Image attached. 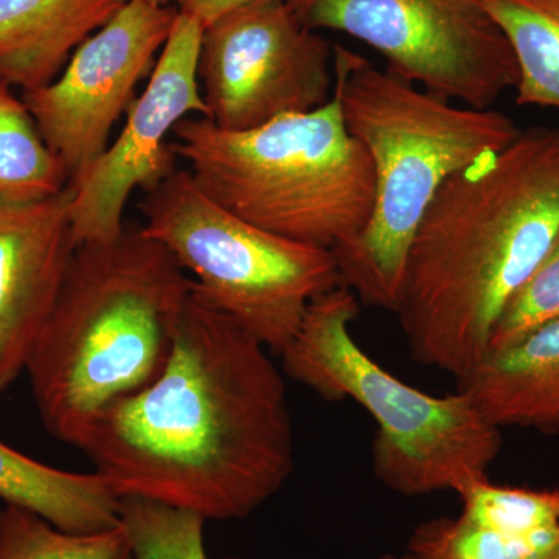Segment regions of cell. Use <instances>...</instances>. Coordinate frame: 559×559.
I'll return each instance as SVG.
<instances>
[{
    "instance_id": "30bf717a",
    "label": "cell",
    "mask_w": 559,
    "mask_h": 559,
    "mask_svg": "<svg viewBox=\"0 0 559 559\" xmlns=\"http://www.w3.org/2000/svg\"><path fill=\"white\" fill-rule=\"evenodd\" d=\"M178 10L128 0L97 33L73 51L60 75L22 95L44 142L79 179L109 145L135 87L153 72Z\"/></svg>"
},
{
    "instance_id": "277c9868",
    "label": "cell",
    "mask_w": 559,
    "mask_h": 559,
    "mask_svg": "<svg viewBox=\"0 0 559 559\" xmlns=\"http://www.w3.org/2000/svg\"><path fill=\"white\" fill-rule=\"evenodd\" d=\"M334 92L345 127L373 167L370 218L333 252L342 286L395 314L404 267L423 216L443 183L521 134L507 114L457 105L334 46Z\"/></svg>"
},
{
    "instance_id": "5bb4252c",
    "label": "cell",
    "mask_w": 559,
    "mask_h": 559,
    "mask_svg": "<svg viewBox=\"0 0 559 559\" xmlns=\"http://www.w3.org/2000/svg\"><path fill=\"white\" fill-rule=\"evenodd\" d=\"M457 390L499 429L559 432V319L488 352L457 380Z\"/></svg>"
},
{
    "instance_id": "44dd1931",
    "label": "cell",
    "mask_w": 559,
    "mask_h": 559,
    "mask_svg": "<svg viewBox=\"0 0 559 559\" xmlns=\"http://www.w3.org/2000/svg\"><path fill=\"white\" fill-rule=\"evenodd\" d=\"M559 319V234L535 271L500 312L488 352L516 344L532 331ZM487 352V353H488Z\"/></svg>"
},
{
    "instance_id": "2e32d148",
    "label": "cell",
    "mask_w": 559,
    "mask_h": 559,
    "mask_svg": "<svg viewBox=\"0 0 559 559\" xmlns=\"http://www.w3.org/2000/svg\"><path fill=\"white\" fill-rule=\"evenodd\" d=\"M0 499L64 532L94 533L120 524V498L100 473H70L44 465L2 440Z\"/></svg>"
},
{
    "instance_id": "cb8c5ba5",
    "label": "cell",
    "mask_w": 559,
    "mask_h": 559,
    "mask_svg": "<svg viewBox=\"0 0 559 559\" xmlns=\"http://www.w3.org/2000/svg\"><path fill=\"white\" fill-rule=\"evenodd\" d=\"M151 3H157V5H165L167 3V0H148Z\"/></svg>"
},
{
    "instance_id": "52a82bcc",
    "label": "cell",
    "mask_w": 559,
    "mask_h": 559,
    "mask_svg": "<svg viewBox=\"0 0 559 559\" xmlns=\"http://www.w3.org/2000/svg\"><path fill=\"white\" fill-rule=\"evenodd\" d=\"M140 209V229L170 250L202 299L277 355L311 301L342 286L331 250L238 218L209 198L189 170H176L145 191Z\"/></svg>"
},
{
    "instance_id": "7402d4cb",
    "label": "cell",
    "mask_w": 559,
    "mask_h": 559,
    "mask_svg": "<svg viewBox=\"0 0 559 559\" xmlns=\"http://www.w3.org/2000/svg\"><path fill=\"white\" fill-rule=\"evenodd\" d=\"M171 2L176 3V10L179 13L189 14L205 28L229 11L259 2V0H171Z\"/></svg>"
},
{
    "instance_id": "ac0fdd59",
    "label": "cell",
    "mask_w": 559,
    "mask_h": 559,
    "mask_svg": "<svg viewBox=\"0 0 559 559\" xmlns=\"http://www.w3.org/2000/svg\"><path fill=\"white\" fill-rule=\"evenodd\" d=\"M69 180L24 100L0 79V201L47 200L64 191Z\"/></svg>"
},
{
    "instance_id": "8992f818",
    "label": "cell",
    "mask_w": 559,
    "mask_h": 559,
    "mask_svg": "<svg viewBox=\"0 0 559 559\" xmlns=\"http://www.w3.org/2000/svg\"><path fill=\"white\" fill-rule=\"evenodd\" d=\"M360 301L345 286L311 301L299 330L280 353L290 380L326 401L352 400L378 425L373 473L392 491L462 496L488 479L502 450L500 429L462 392L433 396L382 369L353 337Z\"/></svg>"
},
{
    "instance_id": "603a6c76",
    "label": "cell",
    "mask_w": 559,
    "mask_h": 559,
    "mask_svg": "<svg viewBox=\"0 0 559 559\" xmlns=\"http://www.w3.org/2000/svg\"><path fill=\"white\" fill-rule=\"evenodd\" d=\"M378 559H412V558H411V555L407 554V555H403V557H395V555H385V557H381Z\"/></svg>"
},
{
    "instance_id": "8fae6325",
    "label": "cell",
    "mask_w": 559,
    "mask_h": 559,
    "mask_svg": "<svg viewBox=\"0 0 559 559\" xmlns=\"http://www.w3.org/2000/svg\"><path fill=\"white\" fill-rule=\"evenodd\" d=\"M204 27L179 13L148 84L128 109L119 138L70 182V223L76 248L116 240L123 234V216L132 191L156 189L176 171L171 140L176 124L191 112L207 116L198 76Z\"/></svg>"
},
{
    "instance_id": "4fadbf2b",
    "label": "cell",
    "mask_w": 559,
    "mask_h": 559,
    "mask_svg": "<svg viewBox=\"0 0 559 559\" xmlns=\"http://www.w3.org/2000/svg\"><path fill=\"white\" fill-rule=\"evenodd\" d=\"M462 514L423 522L412 559H549L559 549V491L484 480L460 496Z\"/></svg>"
},
{
    "instance_id": "6da1fadb",
    "label": "cell",
    "mask_w": 559,
    "mask_h": 559,
    "mask_svg": "<svg viewBox=\"0 0 559 559\" xmlns=\"http://www.w3.org/2000/svg\"><path fill=\"white\" fill-rule=\"evenodd\" d=\"M81 451L120 499L242 520L293 474L288 390L270 349L193 283L160 377L106 411Z\"/></svg>"
},
{
    "instance_id": "ba28073f",
    "label": "cell",
    "mask_w": 559,
    "mask_h": 559,
    "mask_svg": "<svg viewBox=\"0 0 559 559\" xmlns=\"http://www.w3.org/2000/svg\"><path fill=\"white\" fill-rule=\"evenodd\" d=\"M301 24L345 33L430 94L489 109L516 90L509 39L481 0H286Z\"/></svg>"
},
{
    "instance_id": "9c48e42d",
    "label": "cell",
    "mask_w": 559,
    "mask_h": 559,
    "mask_svg": "<svg viewBox=\"0 0 559 559\" xmlns=\"http://www.w3.org/2000/svg\"><path fill=\"white\" fill-rule=\"evenodd\" d=\"M334 47L301 24L286 0L229 11L202 33L198 76L207 116L226 131H250L278 117L326 105Z\"/></svg>"
},
{
    "instance_id": "7c38bea8",
    "label": "cell",
    "mask_w": 559,
    "mask_h": 559,
    "mask_svg": "<svg viewBox=\"0 0 559 559\" xmlns=\"http://www.w3.org/2000/svg\"><path fill=\"white\" fill-rule=\"evenodd\" d=\"M72 187L32 202L0 201V395L25 371L76 245Z\"/></svg>"
},
{
    "instance_id": "7a4b0ae2",
    "label": "cell",
    "mask_w": 559,
    "mask_h": 559,
    "mask_svg": "<svg viewBox=\"0 0 559 559\" xmlns=\"http://www.w3.org/2000/svg\"><path fill=\"white\" fill-rule=\"evenodd\" d=\"M559 234V127H533L455 173L404 267L399 316L415 362L460 378Z\"/></svg>"
},
{
    "instance_id": "d6986e66",
    "label": "cell",
    "mask_w": 559,
    "mask_h": 559,
    "mask_svg": "<svg viewBox=\"0 0 559 559\" xmlns=\"http://www.w3.org/2000/svg\"><path fill=\"white\" fill-rule=\"evenodd\" d=\"M0 559H132L121 525L70 533L16 506L0 509Z\"/></svg>"
},
{
    "instance_id": "ffe728a7",
    "label": "cell",
    "mask_w": 559,
    "mask_h": 559,
    "mask_svg": "<svg viewBox=\"0 0 559 559\" xmlns=\"http://www.w3.org/2000/svg\"><path fill=\"white\" fill-rule=\"evenodd\" d=\"M205 522L200 514L154 500L120 499V525L130 539L132 559H209Z\"/></svg>"
},
{
    "instance_id": "3957f363",
    "label": "cell",
    "mask_w": 559,
    "mask_h": 559,
    "mask_svg": "<svg viewBox=\"0 0 559 559\" xmlns=\"http://www.w3.org/2000/svg\"><path fill=\"white\" fill-rule=\"evenodd\" d=\"M193 283L140 227L75 249L25 366L51 437L81 450L106 411L160 377Z\"/></svg>"
},
{
    "instance_id": "9a60e30c",
    "label": "cell",
    "mask_w": 559,
    "mask_h": 559,
    "mask_svg": "<svg viewBox=\"0 0 559 559\" xmlns=\"http://www.w3.org/2000/svg\"><path fill=\"white\" fill-rule=\"evenodd\" d=\"M127 2L0 0V79L24 92L46 86Z\"/></svg>"
},
{
    "instance_id": "e0dca14e",
    "label": "cell",
    "mask_w": 559,
    "mask_h": 559,
    "mask_svg": "<svg viewBox=\"0 0 559 559\" xmlns=\"http://www.w3.org/2000/svg\"><path fill=\"white\" fill-rule=\"evenodd\" d=\"M509 39L520 106L559 109V0H481Z\"/></svg>"
},
{
    "instance_id": "d4e9b609",
    "label": "cell",
    "mask_w": 559,
    "mask_h": 559,
    "mask_svg": "<svg viewBox=\"0 0 559 559\" xmlns=\"http://www.w3.org/2000/svg\"><path fill=\"white\" fill-rule=\"evenodd\" d=\"M549 559H559V549Z\"/></svg>"
},
{
    "instance_id": "5b68a950",
    "label": "cell",
    "mask_w": 559,
    "mask_h": 559,
    "mask_svg": "<svg viewBox=\"0 0 559 559\" xmlns=\"http://www.w3.org/2000/svg\"><path fill=\"white\" fill-rule=\"evenodd\" d=\"M171 138L209 198L278 237L333 250L370 218L373 167L345 127L334 91L326 105L255 130L226 131L187 117Z\"/></svg>"
}]
</instances>
